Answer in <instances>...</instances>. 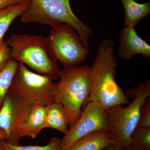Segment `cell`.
<instances>
[{"label": "cell", "instance_id": "6da1fadb", "mask_svg": "<svg viewBox=\"0 0 150 150\" xmlns=\"http://www.w3.org/2000/svg\"><path fill=\"white\" fill-rule=\"evenodd\" d=\"M114 46L112 40L102 39L89 69L91 89L87 103H95L106 110L117 105L130 103L128 97L116 82L117 63Z\"/></svg>", "mask_w": 150, "mask_h": 150}, {"label": "cell", "instance_id": "7a4b0ae2", "mask_svg": "<svg viewBox=\"0 0 150 150\" xmlns=\"http://www.w3.org/2000/svg\"><path fill=\"white\" fill-rule=\"evenodd\" d=\"M6 42L10 48L11 59L53 80L60 77L62 70L47 38L13 33Z\"/></svg>", "mask_w": 150, "mask_h": 150}, {"label": "cell", "instance_id": "3957f363", "mask_svg": "<svg viewBox=\"0 0 150 150\" xmlns=\"http://www.w3.org/2000/svg\"><path fill=\"white\" fill-rule=\"evenodd\" d=\"M89 69L88 66L64 69L60 80L56 83L55 101L61 103L64 108L70 129L80 116L82 107L91 91Z\"/></svg>", "mask_w": 150, "mask_h": 150}, {"label": "cell", "instance_id": "277c9868", "mask_svg": "<svg viewBox=\"0 0 150 150\" xmlns=\"http://www.w3.org/2000/svg\"><path fill=\"white\" fill-rule=\"evenodd\" d=\"M23 23H36L51 28L68 23L76 30L81 42L88 49L89 39L93 34L89 27L73 13L70 0H30L27 11L21 16Z\"/></svg>", "mask_w": 150, "mask_h": 150}, {"label": "cell", "instance_id": "5b68a950", "mask_svg": "<svg viewBox=\"0 0 150 150\" xmlns=\"http://www.w3.org/2000/svg\"><path fill=\"white\" fill-rule=\"evenodd\" d=\"M128 93L134 98L133 102L126 107L117 105L106 110L114 145L124 149L130 147L131 137L137 129L141 108L150 96V81L147 80Z\"/></svg>", "mask_w": 150, "mask_h": 150}, {"label": "cell", "instance_id": "8992f818", "mask_svg": "<svg viewBox=\"0 0 150 150\" xmlns=\"http://www.w3.org/2000/svg\"><path fill=\"white\" fill-rule=\"evenodd\" d=\"M55 86L51 78L33 72L18 62L10 90L28 102L46 106L55 101Z\"/></svg>", "mask_w": 150, "mask_h": 150}, {"label": "cell", "instance_id": "52a82bcc", "mask_svg": "<svg viewBox=\"0 0 150 150\" xmlns=\"http://www.w3.org/2000/svg\"><path fill=\"white\" fill-rule=\"evenodd\" d=\"M47 38L56 59L64 69L78 67L88 54L76 30L68 23L52 28Z\"/></svg>", "mask_w": 150, "mask_h": 150}, {"label": "cell", "instance_id": "ba28073f", "mask_svg": "<svg viewBox=\"0 0 150 150\" xmlns=\"http://www.w3.org/2000/svg\"><path fill=\"white\" fill-rule=\"evenodd\" d=\"M87 103L77 121L62 139L60 150H67L76 141L93 132L110 131L106 110L95 103Z\"/></svg>", "mask_w": 150, "mask_h": 150}, {"label": "cell", "instance_id": "9c48e42d", "mask_svg": "<svg viewBox=\"0 0 150 150\" xmlns=\"http://www.w3.org/2000/svg\"><path fill=\"white\" fill-rule=\"evenodd\" d=\"M28 102L10 89L0 108V129L5 132L7 142L16 144L17 125Z\"/></svg>", "mask_w": 150, "mask_h": 150}, {"label": "cell", "instance_id": "30bf717a", "mask_svg": "<svg viewBox=\"0 0 150 150\" xmlns=\"http://www.w3.org/2000/svg\"><path fill=\"white\" fill-rule=\"evenodd\" d=\"M46 106L28 103L22 112L16 131L17 144L21 138L28 137L35 139L45 129Z\"/></svg>", "mask_w": 150, "mask_h": 150}, {"label": "cell", "instance_id": "8fae6325", "mask_svg": "<svg viewBox=\"0 0 150 150\" xmlns=\"http://www.w3.org/2000/svg\"><path fill=\"white\" fill-rule=\"evenodd\" d=\"M118 54L123 60H130L134 55L140 54L150 58V46L137 34L134 27H125L120 32Z\"/></svg>", "mask_w": 150, "mask_h": 150}, {"label": "cell", "instance_id": "7c38bea8", "mask_svg": "<svg viewBox=\"0 0 150 150\" xmlns=\"http://www.w3.org/2000/svg\"><path fill=\"white\" fill-rule=\"evenodd\" d=\"M114 144L110 131H98L76 141L67 150H104Z\"/></svg>", "mask_w": 150, "mask_h": 150}, {"label": "cell", "instance_id": "4fadbf2b", "mask_svg": "<svg viewBox=\"0 0 150 150\" xmlns=\"http://www.w3.org/2000/svg\"><path fill=\"white\" fill-rule=\"evenodd\" d=\"M69 121L67 112L61 103L54 102L46 106L45 128H51L65 135L69 132Z\"/></svg>", "mask_w": 150, "mask_h": 150}, {"label": "cell", "instance_id": "5bb4252c", "mask_svg": "<svg viewBox=\"0 0 150 150\" xmlns=\"http://www.w3.org/2000/svg\"><path fill=\"white\" fill-rule=\"evenodd\" d=\"M125 9V27H135L138 23L150 13V1L139 4L134 0H120Z\"/></svg>", "mask_w": 150, "mask_h": 150}, {"label": "cell", "instance_id": "9a60e30c", "mask_svg": "<svg viewBox=\"0 0 150 150\" xmlns=\"http://www.w3.org/2000/svg\"><path fill=\"white\" fill-rule=\"evenodd\" d=\"M30 2L0 9V42L12 23L27 11Z\"/></svg>", "mask_w": 150, "mask_h": 150}, {"label": "cell", "instance_id": "2e32d148", "mask_svg": "<svg viewBox=\"0 0 150 150\" xmlns=\"http://www.w3.org/2000/svg\"><path fill=\"white\" fill-rule=\"evenodd\" d=\"M18 62L11 59L7 64L0 71V106L10 89Z\"/></svg>", "mask_w": 150, "mask_h": 150}, {"label": "cell", "instance_id": "e0dca14e", "mask_svg": "<svg viewBox=\"0 0 150 150\" xmlns=\"http://www.w3.org/2000/svg\"><path fill=\"white\" fill-rule=\"evenodd\" d=\"M62 139L53 137L48 144L43 146H19L4 140L0 141V145L5 150H60Z\"/></svg>", "mask_w": 150, "mask_h": 150}, {"label": "cell", "instance_id": "ac0fdd59", "mask_svg": "<svg viewBox=\"0 0 150 150\" xmlns=\"http://www.w3.org/2000/svg\"><path fill=\"white\" fill-rule=\"evenodd\" d=\"M130 147L136 150H150V127L137 128L131 136Z\"/></svg>", "mask_w": 150, "mask_h": 150}, {"label": "cell", "instance_id": "d6986e66", "mask_svg": "<svg viewBox=\"0 0 150 150\" xmlns=\"http://www.w3.org/2000/svg\"><path fill=\"white\" fill-rule=\"evenodd\" d=\"M150 127V98H148L142 105L137 128Z\"/></svg>", "mask_w": 150, "mask_h": 150}, {"label": "cell", "instance_id": "ffe728a7", "mask_svg": "<svg viewBox=\"0 0 150 150\" xmlns=\"http://www.w3.org/2000/svg\"><path fill=\"white\" fill-rule=\"evenodd\" d=\"M11 59L10 48L6 41L0 42V71L3 69Z\"/></svg>", "mask_w": 150, "mask_h": 150}, {"label": "cell", "instance_id": "44dd1931", "mask_svg": "<svg viewBox=\"0 0 150 150\" xmlns=\"http://www.w3.org/2000/svg\"><path fill=\"white\" fill-rule=\"evenodd\" d=\"M30 0H0V9L30 2Z\"/></svg>", "mask_w": 150, "mask_h": 150}, {"label": "cell", "instance_id": "7402d4cb", "mask_svg": "<svg viewBox=\"0 0 150 150\" xmlns=\"http://www.w3.org/2000/svg\"><path fill=\"white\" fill-rule=\"evenodd\" d=\"M104 150H125V149L124 148L113 144L106 148Z\"/></svg>", "mask_w": 150, "mask_h": 150}, {"label": "cell", "instance_id": "603a6c76", "mask_svg": "<svg viewBox=\"0 0 150 150\" xmlns=\"http://www.w3.org/2000/svg\"><path fill=\"white\" fill-rule=\"evenodd\" d=\"M6 139V135L5 131L2 129H0V141L4 140Z\"/></svg>", "mask_w": 150, "mask_h": 150}, {"label": "cell", "instance_id": "cb8c5ba5", "mask_svg": "<svg viewBox=\"0 0 150 150\" xmlns=\"http://www.w3.org/2000/svg\"><path fill=\"white\" fill-rule=\"evenodd\" d=\"M125 149V150H136L131 147L126 148V149Z\"/></svg>", "mask_w": 150, "mask_h": 150}, {"label": "cell", "instance_id": "d4e9b609", "mask_svg": "<svg viewBox=\"0 0 150 150\" xmlns=\"http://www.w3.org/2000/svg\"><path fill=\"white\" fill-rule=\"evenodd\" d=\"M0 150H5L2 147L1 145H0Z\"/></svg>", "mask_w": 150, "mask_h": 150}, {"label": "cell", "instance_id": "484cf974", "mask_svg": "<svg viewBox=\"0 0 150 150\" xmlns=\"http://www.w3.org/2000/svg\"><path fill=\"white\" fill-rule=\"evenodd\" d=\"M1 106H0V108H1Z\"/></svg>", "mask_w": 150, "mask_h": 150}]
</instances>
